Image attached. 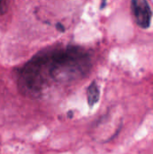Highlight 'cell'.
<instances>
[{"mask_svg": "<svg viewBox=\"0 0 153 154\" xmlns=\"http://www.w3.org/2000/svg\"><path fill=\"white\" fill-rule=\"evenodd\" d=\"M132 12L135 23L142 29H147L151 25L152 12L147 0H131Z\"/></svg>", "mask_w": 153, "mask_h": 154, "instance_id": "7a4b0ae2", "label": "cell"}, {"mask_svg": "<svg viewBox=\"0 0 153 154\" xmlns=\"http://www.w3.org/2000/svg\"><path fill=\"white\" fill-rule=\"evenodd\" d=\"M87 103L90 107L95 106L100 98V90L96 81H93L87 90Z\"/></svg>", "mask_w": 153, "mask_h": 154, "instance_id": "3957f363", "label": "cell"}, {"mask_svg": "<svg viewBox=\"0 0 153 154\" xmlns=\"http://www.w3.org/2000/svg\"><path fill=\"white\" fill-rule=\"evenodd\" d=\"M57 28H58V30H60V31H61V32H63V31H64V27H63L60 23L57 24Z\"/></svg>", "mask_w": 153, "mask_h": 154, "instance_id": "5b68a950", "label": "cell"}, {"mask_svg": "<svg viewBox=\"0 0 153 154\" xmlns=\"http://www.w3.org/2000/svg\"><path fill=\"white\" fill-rule=\"evenodd\" d=\"M106 0H102V5H101V7H102V8H104V7H105V5H106Z\"/></svg>", "mask_w": 153, "mask_h": 154, "instance_id": "8992f818", "label": "cell"}, {"mask_svg": "<svg viewBox=\"0 0 153 154\" xmlns=\"http://www.w3.org/2000/svg\"><path fill=\"white\" fill-rule=\"evenodd\" d=\"M91 67L87 51L69 46L43 51L33 57L18 74V88L26 97L37 98L49 82L68 83L86 76Z\"/></svg>", "mask_w": 153, "mask_h": 154, "instance_id": "6da1fadb", "label": "cell"}, {"mask_svg": "<svg viewBox=\"0 0 153 154\" xmlns=\"http://www.w3.org/2000/svg\"><path fill=\"white\" fill-rule=\"evenodd\" d=\"M7 9V0H0V14H4Z\"/></svg>", "mask_w": 153, "mask_h": 154, "instance_id": "277c9868", "label": "cell"}]
</instances>
